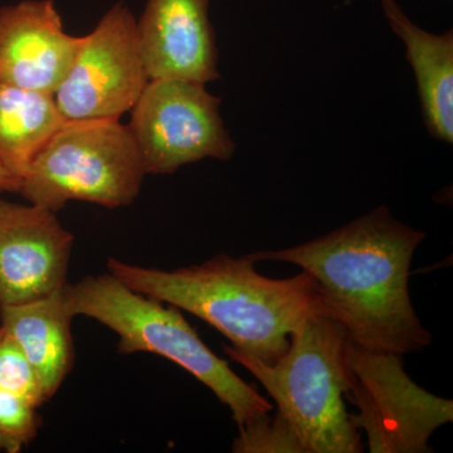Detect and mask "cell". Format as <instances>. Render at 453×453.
<instances>
[{"instance_id":"obj_4","label":"cell","mask_w":453,"mask_h":453,"mask_svg":"<svg viewBox=\"0 0 453 453\" xmlns=\"http://www.w3.org/2000/svg\"><path fill=\"white\" fill-rule=\"evenodd\" d=\"M348 336L329 315L309 316L291 334L290 347L275 365L225 347L276 402L303 453L363 452L362 432L345 405V347Z\"/></svg>"},{"instance_id":"obj_13","label":"cell","mask_w":453,"mask_h":453,"mask_svg":"<svg viewBox=\"0 0 453 453\" xmlns=\"http://www.w3.org/2000/svg\"><path fill=\"white\" fill-rule=\"evenodd\" d=\"M62 288L43 299L0 306V325L22 349L47 401L56 395L74 362L73 318L65 309Z\"/></svg>"},{"instance_id":"obj_10","label":"cell","mask_w":453,"mask_h":453,"mask_svg":"<svg viewBox=\"0 0 453 453\" xmlns=\"http://www.w3.org/2000/svg\"><path fill=\"white\" fill-rule=\"evenodd\" d=\"M211 0H148L138 35L149 80L205 83L219 79Z\"/></svg>"},{"instance_id":"obj_17","label":"cell","mask_w":453,"mask_h":453,"mask_svg":"<svg viewBox=\"0 0 453 453\" xmlns=\"http://www.w3.org/2000/svg\"><path fill=\"white\" fill-rule=\"evenodd\" d=\"M20 180L9 173V170L0 162V190L3 192L19 193Z\"/></svg>"},{"instance_id":"obj_9","label":"cell","mask_w":453,"mask_h":453,"mask_svg":"<svg viewBox=\"0 0 453 453\" xmlns=\"http://www.w3.org/2000/svg\"><path fill=\"white\" fill-rule=\"evenodd\" d=\"M73 240L55 211L0 199V306L61 290L67 283Z\"/></svg>"},{"instance_id":"obj_12","label":"cell","mask_w":453,"mask_h":453,"mask_svg":"<svg viewBox=\"0 0 453 453\" xmlns=\"http://www.w3.org/2000/svg\"><path fill=\"white\" fill-rule=\"evenodd\" d=\"M390 28L403 41L429 135L453 144V32L434 35L414 25L398 0H380Z\"/></svg>"},{"instance_id":"obj_7","label":"cell","mask_w":453,"mask_h":453,"mask_svg":"<svg viewBox=\"0 0 453 453\" xmlns=\"http://www.w3.org/2000/svg\"><path fill=\"white\" fill-rule=\"evenodd\" d=\"M219 106V98L202 83L150 80L130 110L127 125L146 174H173L205 157L231 159L235 145Z\"/></svg>"},{"instance_id":"obj_15","label":"cell","mask_w":453,"mask_h":453,"mask_svg":"<svg viewBox=\"0 0 453 453\" xmlns=\"http://www.w3.org/2000/svg\"><path fill=\"white\" fill-rule=\"evenodd\" d=\"M47 398L16 339L0 325V452L18 453L37 436Z\"/></svg>"},{"instance_id":"obj_3","label":"cell","mask_w":453,"mask_h":453,"mask_svg":"<svg viewBox=\"0 0 453 453\" xmlns=\"http://www.w3.org/2000/svg\"><path fill=\"white\" fill-rule=\"evenodd\" d=\"M62 296L73 318L88 316L118 334L121 354H157L189 372L231 410L238 429L273 410L255 387L211 353L175 306L131 290L111 273L65 283Z\"/></svg>"},{"instance_id":"obj_5","label":"cell","mask_w":453,"mask_h":453,"mask_svg":"<svg viewBox=\"0 0 453 453\" xmlns=\"http://www.w3.org/2000/svg\"><path fill=\"white\" fill-rule=\"evenodd\" d=\"M145 175L127 125L65 121L33 160L19 193L55 213L70 201L127 207L138 198Z\"/></svg>"},{"instance_id":"obj_16","label":"cell","mask_w":453,"mask_h":453,"mask_svg":"<svg viewBox=\"0 0 453 453\" xmlns=\"http://www.w3.org/2000/svg\"><path fill=\"white\" fill-rule=\"evenodd\" d=\"M232 451L237 453H303L296 434L288 423L276 413L271 418L270 413L240 429L234 438Z\"/></svg>"},{"instance_id":"obj_8","label":"cell","mask_w":453,"mask_h":453,"mask_svg":"<svg viewBox=\"0 0 453 453\" xmlns=\"http://www.w3.org/2000/svg\"><path fill=\"white\" fill-rule=\"evenodd\" d=\"M129 8L116 4L81 37L70 71L55 92L65 121L119 120L150 81L138 25Z\"/></svg>"},{"instance_id":"obj_1","label":"cell","mask_w":453,"mask_h":453,"mask_svg":"<svg viewBox=\"0 0 453 453\" xmlns=\"http://www.w3.org/2000/svg\"><path fill=\"white\" fill-rule=\"evenodd\" d=\"M426 237L380 205L309 242L251 256L256 262H286L308 273L325 312L354 344L404 356L432 342L410 295L411 265Z\"/></svg>"},{"instance_id":"obj_14","label":"cell","mask_w":453,"mask_h":453,"mask_svg":"<svg viewBox=\"0 0 453 453\" xmlns=\"http://www.w3.org/2000/svg\"><path fill=\"white\" fill-rule=\"evenodd\" d=\"M65 122L55 95L0 81V162L20 183Z\"/></svg>"},{"instance_id":"obj_2","label":"cell","mask_w":453,"mask_h":453,"mask_svg":"<svg viewBox=\"0 0 453 453\" xmlns=\"http://www.w3.org/2000/svg\"><path fill=\"white\" fill-rule=\"evenodd\" d=\"M255 264L251 255H219L196 266L164 271L110 258L107 270L131 290L211 325L232 342V350L273 365L309 316L326 312L308 273L270 279L258 273Z\"/></svg>"},{"instance_id":"obj_11","label":"cell","mask_w":453,"mask_h":453,"mask_svg":"<svg viewBox=\"0 0 453 453\" xmlns=\"http://www.w3.org/2000/svg\"><path fill=\"white\" fill-rule=\"evenodd\" d=\"M81 37L65 31L52 0H25L0 9V81L55 95Z\"/></svg>"},{"instance_id":"obj_6","label":"cell","mask_w":453,"mask_h":453,"mask_svg":"<svg viewBox=\"0 0 453 453\" xmlns=\"http://www.w3.org/2000/svg\"><path fill=\"white\" fill-rule=\"evenodd\" d=\"M345 399L356 405L350 421L368 437L371 453H428L429 438L453 421V402L417 386L401 354L371 350L348 339Z\"/></svg>"}]
</instances>
